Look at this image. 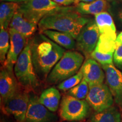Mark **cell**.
<instances>
[{"label": "cell", "instance_id": "1", "mask_svg": "<svg viewBox=\"0 0 122 122\" xmlns=\"http://www.w3.org/2000/svg\"><path fill=\"white\" fill-rule=\"evenodd\" d=\"M32 59L38 77L47 79L49 74L63 57L65 50L40 33L30 41Z\"/></svg>", "mask_w": 122, "mask_h": 122}, {"label": "cell", "instance_id": "2", "mask_svg": "<svg viewBox=\"0 0 122 122\" xmlns=\"http://www.w3.org/2000/svg\"><path fill=\"white\" fill-rule=\"evenodd\" d=\"M89 20L76 11V6H68L42 18L38 23V29L40 33L48 30L67 33L76 40Z\"/></svg>", "mask_w": 122, "mask_h": 122}, {"label": "cell", "instance_id": "3", "mask_svg": "<svg viewBox=\"0 0 122 122\" xmlns=\"http://www.w3.org/2000/svg\"><path fill=\"white\" fill-rule=\"evenodd\" d=\"M84 61V56L78 51H66L49 74L46 81L55 84L75 75L80 71Z\"/></svg>", "mask_w": 122, "mask_h": 122}, {"label": "cell", "instance_id": "4", "mask_svg": "<svg viewBox=\"0 0 122 122\" xmlns=\"http://www.w3.org/2000/svg\"><path fill=\"white\" fill-rule=\"evenodd\" d=\"M15 75L19 83L29 89H35L39 86V80L32 59L30 42L19 55L14 67Z\"/></svg>", "mask_w": 122, "mask_h": 122}, {"label": "cell", "instance_id": "5", "mask_svg": "<svg viewBox=\"0 0 122 122\" xmlns=\"http://www.w3.org/2000/svg\"><path fill=\"white\" fill-rule=\"evenodd\" d=\"M68 6H62L52 0H28L19 5L18 11L25 18L38 24L42 18L62 10Z\"/></svg>", "mask_w": 122, "mask_h": 122}, {"label": "cell", "instance_id": "6", "mask_svg": "<svg viewBox=\"0 0 122 122\" xmlns=\"http://www.w3.org/2000/svg\"><path fill=\"white\" fill-rule=\"evenodd\" d=\"M90 108L86 100H79L68 94L62 99L59 114L65 121L79 122L88 117Z\"/></svg>", "mask_w": 122, "mask_h": 122}, {"label": "cell", "instance_id": "7", "mask_svg": "<svg viewBox=\"0 0 122 122\" xmlns=\"http://www.w3.org/2000/svg\"><path fill=\"white\" fill-rule=\"evenodd\" d=\"M100 33L95 19H90L76 39V46L86 57L91 56L98 43Z\"/></svg>", "mask_w": 122, "mask_h": 122}, {"label": "cell", "instance_id": "8", "mask_svg": "<svg viewBox=\"0 0 122 122\" xmlns=\"http://www.w3.org/2000/svg\"><path fill=\"white\" fill-rule=\"evenodd\" d=\"M85 100L96 112H101L112 106L114 100L108 85L102 83L90 86Z\"/></svg>", "mask_w": 122, "mask_h": 122}, {"label": "cell", "instance_id": "9", "mask_svg": "<svg viewBox=\"0 0 122 122\" xmlns=\"http://www.w3.org/2000/svg\"><path fill=\"white\" fill-rule=\"evenodd\" d=\"M30 97L27 93L19 91L2 105L3 111L13 115L18 122H25Z\"/></svg>", "mask_w": 122, "mask_h": 122}, {"label": "cell", "instance_id": "10", "mask_svg": "<svg viewBox=\"0 0 122 122\" xmlns=\"http://www.w3.org/2000/svg\"><path fill=\"white\" fill-rule=\"evenodd\" d=\"M9 32L10 34V48L7 54L6 59L2 65V67L13 71L15 64L19 55L28 43L29 39L13 28H9Z\"/></svg>", "mask_w": 122, "mask_h": 122}, {"label": "cell", "instance_id": "11", "mask_svg": "<svg viewBox=\"0 0 122 122\" xmlns=\"http://www.w3.org/2000/svg\"><path fill=\"white\" fill-rule=\"evenodd\" d=\"M104 70L107 85L116 104L122 107V72L112 64L101 65Z\"/></svg>", "mask_w": 122, "mask_h": 122}, {"label": "cell", "instance_id": "12", "mask_svg": "<svg viewBox=\"0 0 122 122\" xmlns=\"http://www.w3.org/2000/svg\"><path fill=\"white\" fill-rule=\"evenodd\" d=\"M19 91V82L13 71L2 67L0 72V96L1 105Z\"/></svg>", "mask_w": 122, "mask_h": 122}, {"label": "cell", "instance_id": "13", "mask_svg": "<svg viewBox=\"0 0 122 122\" xmlns=\"http://www.w3.org/2000/svg\"><path fill=\"white\" fill-rule=\"evenodd\" d=\"M50 111L40 102L37 96H30L25 122H50L54 116Z\"/></svg>", "mask_w": 122, "mask_h": 122}, {"label": "cell", "instance_id": "14", "mask_svg": "<svg viewBox=\"0 0 122 122\" xmlns=\"http://www.w3.org/2000/svg\"><path fill=\"white\" fill-rule=\"evenodd\" d=\"M80 71L83 75V78L86 81L89 86L103 83L105 73L102 66L92 58H87L84 62Z\"/></svg>", "mask_w": 122, "mask_h": 122}, {"label": "cell", "instance_id": "15", "mask_svg": "<svg viewBox=\"0 0 122 122\" xmlns=\"http://www.w3.org/2000/svg\"><path fill=\"white\" fill-rule=\"evenodd\" d=\"M9 28L16 30L24 37L29 39L37 30L38 24L29 20L18 10L10 23Z\"/></svg>", "mask_w": 122, "mask_h": 122}, {"label": "cell", "instance_id": "16", "mask_svg": "<svg viewBox=\"0 0 122 122\" xmlns=\"http://www.w3.org/2000/svg\"><path fill=\"white\" fill-rule=\"evenodd\" d=\"M94 17L100 36L116 40V27L112 16L107 12L105 11L94 15Z\"/></svg>", "mask_w": 122, "mask_h": 122}, {"label": "cell", "instance_id": "17", "mask_svg": "<svg viewBox=\"0 0 122 122\" xmlns=\"http://www.w3.org/2000/svg\"><path fill=\"white\" fill-rule=\"evenodd\" d=\"M109 7L107 0H95L91 2H80L76 5V11L81 15H94L106 11Z\"/></svg>", "mask_w": 122, "mask_h": 122}, {"label": "cell", "instance_id": "18", "mask_svg": "<svg viewBox=\"0 0 122 122\" xmlns=\"http://www.w3.org/2000/svg\"><path fill=\"white\" fill-rule=\"evenodd\" d=\"M41 33L61 47L67 49H73L76 46L75 39L67 33L50 30H44Z\"/></svg>", "mask_w": 122, "mask_h": 122}, {"label": "cell", "instance_id": "19", "mask_svg": "<svg viewBox=\"0 0 122 122\" xmlns=\"http://www.w3.org/2000/svg\"><path fill=\"white\" fill-rule=\"evenodd\" d=\"M39 102L51 112H56L58 109L61 94L54 87L45 89L39 97Z\"/></svg>", "mask_w": 122, "mask_h": 122}, {"label": "cell", "instance_id": "20", "mask_svg": "<svg viewBox=\"0 0 122 122\" xmlns=\"http://www.w3.org/2000/svg\"><path fill=\"white\" fill-rule=\"evenodd\" d=\"M19 5L16 2H2L0 5V26L9 30L10 23Z\"/></svg>", "mask_w": 122, "mask_h": 122}, {"label": "cell", "instance_id": "21", "mask_svg": "<svg viewBox=\"0 0 122 122\" xmlns=\"http://www.w3.org/2000/svg\"><path fill=\"white\" fill-rule=\"evenodd\" d=\"M122 115L115 106H111L92 116L91 122H121Z\"/></svg>", "mask_w": 122, "mask_h": 122}, {"label": "cell", "instance_id": "22", "mask_svg": "<svg viewBox=\"0 0 122 122\" xmlns=\"http://www.w3.org/2000/svg\"><path fill=\"white\" fill-rule=\"evenodd\" d=\"M10 48V34L9 30L1 27L0 30V62L3 65L6 61Z\"/></svg>", "mask_w": 122, "mask_h": 122}, {"label": "cell", "instance_id": "23", "mask_svg": "<svg viewBox=\"0 0 122 122\" xmlns=\"http://www.w3.org/2000/svg\"><path fill=\"white\" fill-rule=\"evenodd\" d=\"M117 48L116 40L100 36L95 50L102 53H114Z\"/></svg>", "mask_w": 122, "mask_h": 122}, {"label": "cell", "instance_id": "24", "mask_svg": "<svg viewBox=\"0 0 122 122\" xmlns=\"http://www.w3.org/2000/svg\"><path fill=\"white\" fill-rule=\"evenodd\" d=\"M89 91V85L84 79L79 84L71 88L68 92V94L79 100L86 99Z\"/></svg>", "mask_w": 122, "mask_h": 122}, {"label": "cell", "instance_id": "25", "mask_svg": "<svg viewBox=\"0 0 122 122\" xmlns=\"http://www.w3.org/2000/svg\"><path fill=\"white\" fill-rule=\"evenodd\" d=\"M83 79V75L81 71H79L75 75L66 79L60 83L58 85L59 89L63 91H66L74 88L79 84Z\"/></svg>", "mask_w": 122, "mask_h": 122}, {"label": "cell", "instance_id": "26", "mask_svg": "<svg viewBox=\"0 0 122 122\" xmlns=\"http://www.w3.org/2000/svg\"><path fill=\"white\" fill-rule=\"evenodd\" d=\"M90 57L101 65H109L112 63L114 53H102L94 50Z\"/></svg>", "mask_w": 122, "mask_h": 122}, {"label": "cell", "instance_id": "27", "mask_svg": "<svg viewBox=\"0 0 122 122\" xmlns=\"http://www.w3.org/2000/svg\"><path fill=\"white\" fill-rule=\"evenodd\" d=\"M113 61L117 67L122 69V45L117 46L114 53Z\"/></svg>", "mask_w": 122, "mask_h": 122}, {"label": "cell", "instance_id": "28", "mask_svg": "<svg viewBox=\"0 0 122 122\" xmlns=\"http://www.w3.org/2000/svg\"><path fill=\"white\" fill-rule=\"evenodd\" d=\"M54 2L57 3L59 5L62 6H70L71 5H76L75 0H52Z\"/></svg>", "mask_w": 122, "mask_h": 122}, {"label": "cell", "instance_id": "29", "mask_svg": "<svg viewBox=\"0 0 122 122\" xmlns=\"http://www.w3.org/2000/svg\"><path fill=\"white\" fill-rule=\"evenodd\" d=\"M116 44H117V46L122 45V31L117 36V39H116Z\"/></svg>", "mask_w": 122, "mask_h": 122}, {"label": "cell", "instance_id": "30", "mask_svg": "<svg viewBox=\"0 0 122 122\" xmlns=\"http://www.w3.org/2000/svg\"><path fill=\"white\" fill-rule=\"evenodd\" d=\"M76 2V5L80 2H91L95 0H75Z\"/></svg>", "mask_w": 122, "mask_h": 122}, {"label": "cell", "instance_id": "31", "mask_svg": "<svg viewBox=\"0 0 122 122\" xmlns=\"http://www.w3.org/2000/svg\"><path fill=\"white\" fill-rule=\"evenodd\" d=\"M2 1H6V2H20V0H1Z\"/></svg>", "mask_w": 122, "mask_h": 122}, {"label": "cell", "instance_id": "32", "mask_svg": "<svg viewBox=\"0 0 122 122\" xmlns=\"http://www.w3.org/2000/svg\"><path fill=\"white\" fill-rule=\"evenodd\" d=\"M119 18L120 21L122 22V10L120 11L119 14Z\"/></svg>", "mask_w": 122, "mask_h": 122}, {"label": "cell", "instance_id": "33", "mask_svg": "<svg viewBox=\"0 0 122 122\" xmlns=\"http://www.w3.org/2000/svg\"><path fill=\"white\" fill-rule=\"evenodd\" d=\"M27 1H28V0H20V2H25Z\"/></svg>", "mask_w": 122, "mask_h": 122}, {"label": "cell", "instance_id": "34", "mask_svg": "<svg viewBox=\"0 0 122 122\" xmlns=\"http://www.w3.org/2000/svg\"><path fill=\"white\" fill-rule=\"evenodd\" d=\"M121 122H122V119H121Z\"/></svg>", "mask_w": 122, "mask_h": 122}, {"label": "cell", "instance_id": "35", "mask_svg": "<svg viewBox=\"0 0 122 122\" xmlns=\"http://www.w3.org/2000/svg\"></svg>", "mask_w": 122, "mask_h": 122}, {"label": "cell", "instance_id": "36", "mask_svg": "<svg viewBox=\"0 0 122 122\" xmlns=\"http://www.w3.org/2000/svg\"><path fill=\"white\" fill-rule=\"evenodd\" d=\"M1 122H4V121H1Z\"/></svg>", "mask_w": 122, "mask_h": 122}, {"label": "cell", "instance_id": "37", "mask_svg": "<svg viewBox=\"0 0 122 122\" xmlns=\"http://www.w3.org/2000/svg\"><path fill=\"white\" fill-rule=\"evenodd\" d=\"M120 1H122V0H120Z\"/></svg>", "mask_w": 122, "mask_h": 122}, {"label": "cell", "instance_id": "38", "mask_svg": "<svg viewBox=\"0 0 122 122\" xmlns=\"http://www.w3.org/2000/svg\"></svg>", "mask_w": 122, "mask_h": 122}]
</instances>
